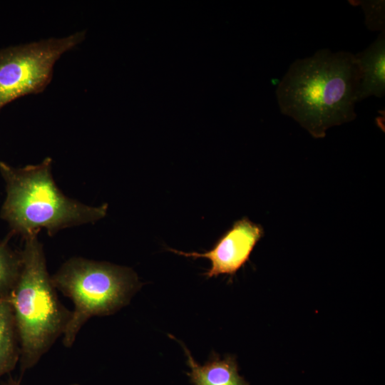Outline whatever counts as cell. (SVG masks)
Listing matches in <instances>:
<instances>
[{
    "instance_id": "cell-1",
    "label": "cell",
    "mask_w": 385,
    "mask_h": 385,
    "mask_svg": "<svg viewBox=\"0 0 385 385\" xmlns=\"http://www.w3.org/2000/svg\"><path fill=\"white\" fill-rule=\"evenodd\" d=\"M359 71L354 54L328 48L296 59L276 89L280 112L314 138L354 120Z\"/></svg>"
},
{
    "instance_id": "cell-2",
    "label": "cell",
    "mask_w": 385,
    "mask_h": 385,
    "mask_svg": "<svg viewBox=\"0 0 385 385\" xmlns=\"http://www.w3.org/2000/svg\"><path fill=\"white\" fill-rule=\"evenodd\" d=\"M51 163V158H46L38 165L16 168L0 161L6 192L0 215L12 235L26 239L45 228L52 235L62 228L93 222L106 215L107 204L90 207L65 196L52 178Z\"/></svg>"
},
{
    "instance_id": "cell-3",
    "label": "cell",
    "mask_w": 385,
    "mask_h": 385,
    "mask_svg": "<svg viewBox=\"0 0 385 385\" xmlns=\"http://www.w3.org/2000/svg\"><path fill=\"white\" fill-rule=\"evenodd\" d=\"M24 240L20 274L9 298L19 335L22 373L33 367L63 334L71 316L58 299L37 236Z\"/></svg>"
},
{
    "instance_id": "cell-4",
    "label": "cell",
    "mask_w": 385,
    "mask_h": 385,
    "mask_svg": "<svg viewBox=\"0 0 385 385\" xmlns=\"http://www.w3.org/2000/svg\"><path fill=\"white\" fill-rule=\"evenodd\" d=\"M51 280L74 304L63 334L66 347L73 345L91 317L115 313L140 287L135 273L129 268L78 257L65 262Z\"/></svg>"
},
{
    "instance_id": "cell-5",
    "label": "cell",
    "mask_w": 385,
    "mask_h": 385,
    "mask_svg": "<svg viewBox=\"0 0 385 385\" xmlns=\"http://www.w3.org/2000/svg\"><path fill=\"white\" fill-rule=\"evenodd\" d=\"M86 34L81 31L1 49L0 110L19 97L43 92L53 78L56 62L81 43Z\"/></svg>"
},
{
    "instance_id": "cell-6",
    "label": "cell",
    "mask_w": 385,
    "mask_h": 385,
    "mask_svg": "<svg viewBox=\"0 0 385 385\" xmlns=\"http://www.w3.org/2000/svg\"><path fill=\"white\" fill-rule=\"evenodd\" d=\"M264 234L261 225L243 217L236 220L209 251L199 253L172 248H168V250L195 260L200 257L208 259L211 267L204 274L207 278L223 274L233 276L249 261L255 247Z\"/></svg>"
},
{
    "instance_id": "cell-7",
    "label": "cell",
    "mask_w": 385,
    "mask_h": 385,
    "mask_svg": "<svg viewBox=\"0 0 385 385\" xmlns=\"http://www.w3.org/2000/svg\"><path fill=\"white\" fill-rule=\"evenodd\" d=\"M359 71L357 103L385 94V31L361 52L354 54Z\"/></svg>"
},
{
    "instance_id": "cell-8",
    "label": "cell",
    "mask_w": 385,
    "mask_h": 385,
    "mask_svg": "<svg viewBox=\"0 0 385 385\" xmlns=\"http://www.w3.org/2000/svg\"><path fill=\"white\" fill-rule=\"evenodd\" d=\"M187 356L190 371L187 374L194 385H249L238 373L235 357L227 355L220 358L212 354L203 365L196 362L190 351L181 343Z\"/></svg>"
},
{
    "instance_id": "cell-9",
    "label": "cell",
    "mask_w": 385,
    "mask_h": 385,
    "mask_svg": "<svg viewBox=\"0 0 385 385\" xmlns=\"http://www.w3.org/2000/svg\"><path fill=\"white\" fill-rule=\"evenodd\" d=\"M20 358V344L13 308L0 299V377L11 372Z\"/></svg>"
},
{
    "instance_id": "cell-10",
    "label": "cell",
    "mask_w": 385,
    "mask_h": 385,
    "mask_svg": "<svg viewBox=\"0 0 385 385\" xmlns=\"http://www.w3.org/2000/svg\"><path fill=\"white\" fill-rule=\"evenodd\" d=\"M12 235L10 232L0 242V299L9 298L21 268V252L14 251L9 244Z\"/></svg>"
},
{
    "instance_id": "cell-11",
    "label": "cell",
    "mask_w": 385,
    "mask_h": 385,
    "mask_svg": "<svg viewBox=\"0 0 385 385\" xmlns=\"http://www.w3.org/2000/svg\"><path fill=\"white\" fill-rule=\"evenodd\" d=\"M365 16V24L372 31H385L384 1H360Z\"/></svg>"
},
{
    "instance_id": "cell-12",
    "label": "cell",
    "mask_w": 385,
    "mask_h": 385,
    "mask_svg": "<svg viewBox=\"0 0 385 385\" xmlns=\"http://www.w3.org/2000/svg\"><path fill=\"white\" fill-rule=\"evenodd\" d=\"M3 385H21L19 382H16L14 381L11 378L9 379L6 382L4 383ZM71 385H79L77 384H71Z\"/></svg>"
}]
</instances>
